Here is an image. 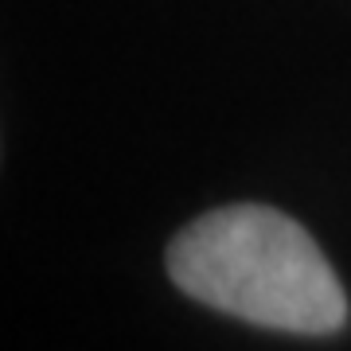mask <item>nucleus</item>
<instances>
[{"mask_svg":"<svg viewBox=\"0 0 351 351\" xmlns=\"http://www.w3.org/2000/svg\"><path fill=\"white\" fill-rule=\"evenodd\" d=\"M168 274L195 301L277 332L328 336L348 320V297L308 230L258 203L184 226L168 246Z\"/></svg>","mask_w":351,"mask_h":351,"instance_id":"f257e3e1","label":"nucleus"}]
</instances>
